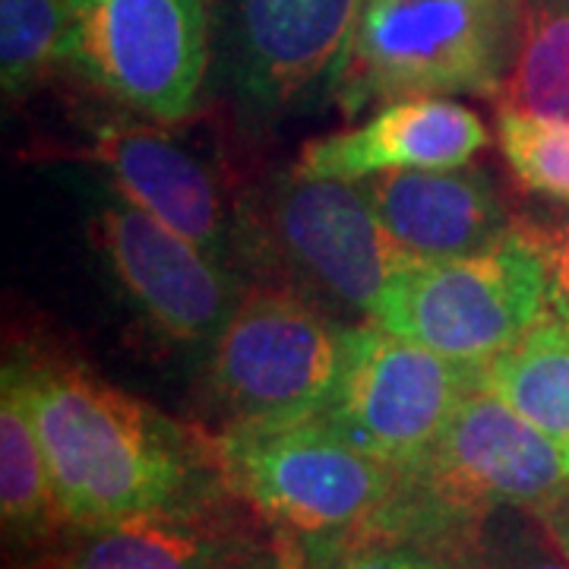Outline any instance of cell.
<instances>
[{
    "label": "cell",
    "mask_w": 569,
    "mask_h": 569,
    "mask_svg": "<svg viewBox=\"0 0 569 569\" xmlns=\"http://www.w3.org/2000/svg\"><path fill=\"white\" fill-rule=\"evenodd\" d=\"M67 526H108L228 490L219 440L80 365L13 361Z\"/></svg>",
    "instance_id": "1"
},
{
    "label": "cell",
    "mask_w": 569,
    "mask_h": 569,
    "mask_svg": "<svg viewBox=\"0 0 569 569\" xmlns=\"http://www.w3.org/2000/svg\"><path fill=\"white\" fill-rule=\"evenodd\" d=\"M216 440L228 490L288 538L370 541L406 490V468L355 449L320 415L231 425Z\"/></svg>",
    "instance_id": "2"
},
{
    "label": "cell",
    "mask_w": 569,
    "mask_h": 569,
    "mask_svg": "<svg viewBox=\"0 0 569 569\" xmlns=\"http://www.w3.org/2000/svg\"><path fill=\"white\" fill-rule=\"evenodd\" d=\"M519 29V0H365L329 96L355 118L415 96L493 99Z\"/></svg>",
    "instance_id": "3"
},
{
    "label": "cell",
    "mask_w": 569,
    "mask_h": 569,
    "mask_svg": "<svg viewBox=\"0 0 569 569\" xmlns=\"http://www.w3.org/2000/svg\"><path fill=\"white\" fill-rule=\"evenodd\" d=\"M569 488V452L481 380L425 459L406 471L392 538L468 535L497 509H538Z\"/></svg>",
    "instance_id": "4"
},
{
    "label": "cell",
    "mask_w": 569,
    "mask_h": 569,
    "mask_svg": "<svg viewBox=\"0 0 569 569\" xmlns=\"http://www.w3.org/2000/svg\"><path fill=\"white\" fill-rule=\"evenodd\" d=\"M553 310L541 228L512 222L493 241L452 260L402 269L373 317L380 326L462 365H488Z\"/></svg>",
    "instance_id": "5"
},
{
    "label": "cell",
    "mask_w": 569,
    "mask_h": 569,
    "mask_svg": "<svg viewBox=\"0 0 569 569\" xmlns=\"http://www.w3.org/2000/svg\"><path fill=\"white\" fill-rule=\"evenodd\" d=\"M346 326L295 284L241 291L212 339L209 392L231 425H284L320 415L342 365Z\"/></svg>",
    "instance_id": "6"
},
{
    "label": "cell",
    "mask_w": 569,
    "mask_h": 569,
    "mask_svg": "<svg viewBox=\"0 0 569 569\" xmlns=\"http://www.w3.org/2000/svg\"><path fill=\"white\" fill-rule=\"evenodd\" d=\"M478 383L481 365L443 358L367 320L346 326L339 377L320 418L355 449L408 471Z\"/></svg>",
    "instance_id": "7"
},
{
    "label": "cell",
    "mask_w": 569,
    "mask_h": 569,
    "mask_svg": "<svg viewBox=\"0 0 569 569\" xmlns=\"http://www.w3.org/2000/svg\"><path fill=\"white\" fill-rule=\"evenodd\" d=\"M70 63L146 121L178 123L209 67L206 0H70Z\"/></svg>",
    "instance_id": "8"
},
{
    "label": "cell",
    "mask_w": 569,
    "mask_h": 569,
    "mask_svg": "<svg viewBox=\"0 0 569 569\" xmlns=\"http://www.w3.org/2000/svg\"><path fill=\"white\" fill-rule=\"evenodd\" d=\"M266 234H250L295 279L332 305L373 317L387 284L418 263L380 222L361 183L288 174L266 200Z\"/></svg>",
    "instance_id": "9"
},
{
    "label": "cell",
    "mask_w": 569,
    "mask_h": 569,
    "mask_svg": "<svg viewBox=\"0 0 569 569\" xmlns=\"http://www.w3.org/2000/svg\"><path fill=\"white\" fill-rule=\"evenodd\" d=\"M32 569H305L291 538L238 493L108 526H67Z\"/></svg>",
    "instance_id": "10"
},
{
    "label": "cell",
    "mask_w": 569,
    "mask_h": 569,
    "mask_svg": "<svg viewBox=\"0 0 569 569\" xmlns=\"http://www.w3.org/2000/svg\"><path fill=\"white\" fill-rule=\"evenodd\" d=\"M365 0H219L224 63L238 99L282 118L332 86Z\"/></svg>",
    "instance_id": "11"
},
{
    "label": "cell",
    "mask_w": 569,
    "mask_h": 569,
    "mask_svg": "<svg viewBox=\"0 0 569 569\" xmlns=\"http://www.w3.org/2000/svg\"><path fill=\"white\" fill-rule=\"evenodd\" d=\"M92 238L127 298L171 342H212L241 298L228 266L118 190L99 203Z\"/></svg>",
    "instance_id": "12"
},
{
    "label": "cell",
    "mask_w": 569,
    "mask_h": 569,
    "mask_svg": "<svg viewBox=\"0 0 569 569\" xmlns=\"http://www.w3.org/2000/svg\"><path fill=\"white\" fill-rule=\"evenodd\" d=\"M164 127L159 121L102 123L89 156L108 171L123 200L231 269L244 231L231 212L224 183L181 133H168Z\"/></svg>",
    "instance_id": "13"
},
{
    "label": "cell",
    "mask_w": 569,
    "mask_h": 569,
    "mask_svg": "<svg viewBox=\"0 0 569 569\" xmlns=\"http://www.w3.org/2000/svg\"><path fill=\"white\" fill-rule=\"evenodd\" d=\"M488 123L471 108L447 96H415L387 102L358 127L310 140L291 174L361 183L389 171L459 168L488 149Z\"/></svg>",
    "instance_id": "14"
},
{
    "label": "cell",
    "mask_w": 569,
    "mask_h": 569,
    "mask_svg": "<svg viewBox=\"0 0 569 569\" xmlns=\"http://www.w3.org/2000/svg\"><path fill=\"white\" fill-rule=\"evenodd\" d=\"M389 234L418 260H452L493 244L512 219L488 171L411 168L361 181Z\"/></svg>",
    "instance_id": "15"
},
{
    "label": "cell",
    "mask_w": 569,
    "mask_h": 569,
    "mask_svg": "<svg viewBox=\"0 0 569 569\" xmlns=\"http://www.w3.org/2000/svg\"><path fill=\"white\" fill-rule=\"evenodd\" d=\"M0 519L7 541L20 545L54 541L67 529L13 361L3 367L0 380Z\"/></svg>",
    "instance_id": "16"
},
{
    "label": "cell",
    "mask_w": 569,
    "mask_h": 569,
    "mask_svg": "<svg viewBox=\"0 0 569 569\" xmlns=\"http://www.w3.org/2000/svg\"><path fill=\"white\" fill-rule=\"evenodd\" d=\"M481 380L569 452V317L545 313L516 346L481 367Z\"/></svg>",
    "instance_id": "17"
},
{
    "label": "cell",
    "mask_w": 569,
    "mask_h": 569,
    "mask_svg": "<svg viewBox=\"0 0 569 569\" xmlns=\"http://www.w3.org/2000/svg\"><path fill=\"white\" fill-rule=\"evenodd\" d=\"M500 114L569 123V0H519V29L497 89Z\"/></svg>",
    "instance_id": "18"
},
{
    "label": "cell",
    "mask_w": 569,
    "mask_h": 569,
    "mask_svg": "<svg viewBox=\"0 0 569 569\" xmlns=\"http://www.w3.org/2000/svg\"><path fill=\"white\" fill-rule=\"evenodd\" d=\"M70 0H0V82L17 102L70 63Z\"/></svg>",
    "instance_id": "19"
},
{
    "label": "cell",
    "mask_w": 569,
    "mask_h": 569,
    "mask_svg": "<svg viewBox=\"0 0 569 569\" xmlns=\"http://www.w3.org/2000/svg\"><path fill=\"white\" fill-rule=\"evenodd\" d=\"M497 142L526 190L569 203V123L500 114Z\"/></svg>",
    "instance_id": "20"
},
{
    "label": "cell",
    "mask_w": 569,
    "mask_h": 569,
    "mask_svg": "<svg viewBox=\"0 0 569 569\" xmlns=\"http://www.w3.org/2000/svg\"><path fill=\"white\" fill-rule=\"evenodd\" d=\"M320 569H459L437 557L425 545L411 548L396 538H370L358 541L355 548L332 550Z\"/></svg>",
    "instance_id": "21"
},
{
    "label": "cell",
    "mask_w": 569,
    "mask_h": 569,
    "mask_svg": "<svg viewBox=\"0 0 569 569\" xmlns=\"http://www.w3.org/2000/svg\"><path fill=\"white\" fill-rule=\"evenodd\" d=\"M541 526V522H538ZM481 560L475 569H569V560L553 548L548 531L541 535H526L522 541L516 538H503V541H478Z\"/></svg>",
    "instance_id": "22"
},
{
    "label": "cell",
    "mask_w": 569,
    "mask_h": 569,
    "mask_svg": "<svg viewBox=\"0 0 569 569\" xmlns=\"http://www.w3.org/2000/svg\"><path fill=\"white\" fill-rule=\"evenodd\" d=\"M545 247L550 260V282H553V310L569 317V219L545 231Z\"/></svg>",
    "instance_id": "23"
},
{
    "label": "cell",
    "mask_w": 569,
    "mask_h": 569,
    "mask_svg": "<svg viewBox=\"0 0 569 569\" xmlns=\"http://www.w3.org/2000/svg\"><path fill=\"white\" fill-rule=\"evenodd\" d=\"M526 512H531L541 522V529L548 531L553 548L569 560V488L563 493H557L548 503H541L538 509H526Z\"/></svg>",
    "instance_id": "24"
}]
</instances>
